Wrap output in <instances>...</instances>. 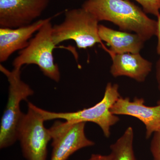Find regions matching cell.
<instances>
[{
	"label": "cell",
	"instance_id": "obj_15",
	"mask_svg": "<svg viewBox=\"0 0 160 160\" xmlns=\"http://www.w3.org/2000/svg\"><path fill=\"white\" fill-rule=\"evenodd\" d=\"M150 150L153 160H160V129L153 133Z\"/></svg>",
	"mask_w": 160,
	"mask_h": 160
},
{
	"label": "cell",
	"instance_id": "obj_6",
	"mask_svg": "<svg viewBox=\"0 0 160 160\" xmlns=\"http://www.w3.org/2000/svg\"><path fill=\"white\" fill-rule=\"evenodd\" d=\"M28 107L18 127V140L26 160H46L47 146L52 139L50 131L44 126L45 120L35 105L29 102Z\"/></svg>",
	"mask_w": 160,
	"mask_h": 160
},
{
	"label": "cell",
	"instance_id": "obj_14",
	"mask_svg": "<svg viewBox=\"0 0 160 160\" xmlns=\"http://www.w3.org/2000/svg\"><path fill=\"white\" fill-rule=\"evenodd\" d=\"M142 7L146 13L153 15L157 17L159 16L160 0H135Z\"/></svg>",
	"mask_w": 160,
	"mask_h": 160
},
{
	"label": "cell",
	"instance_id": "obj_13",
	"mask_svg": "<svg viewBox=\"0 0 160 160\" xmlns=\"http://www.w3.org/2000/svg\"><path fill=\"white\" fill-rule=\"evenodd\" d=\"M134 132L131 126L110 146L112 160H136L133 149Z\"/></svg>",
	"mask_w": 160,
	"mask_h": 160
},
{
	"label": "cell",
	"instance_id": "obj_9",
	"mask_svg": "<svg viewBox=\"0 0 160 160\" xmlns=\"http://www.w3.org/2000/svg\"><path fill=\"white\" fill-rule=\"evenodd\" d=\"M142 98H136L131 101L129 98H119L112 106L110 111L114 115H126L137 118L146 127V139H149L160 129V104L149 107L144 104Z\"/></svg>",
	"mask_w": 160,
	"mask_h": 160
},
{
	"label": "cell",
	"instance_id": "obj_12",
	"mask_svg": "<svg viewBox=\"0 0 160 160\" xmlns=\"http://www.w3.org/2000/svg\"><path fill=\"white\" fill-rule=\"evenodd\" d=\"M98 34L102 41L107 43L109 53L113 54L140 53L146 41L136 33L118 31L99 25Z\"/></svg>",
	"mask_w": 160,
	"mask_h": 160
},
{
	"label": "cell",
	"instance_id": "obj_4",
	"mask_svg": "<svg viewBox=\"0 0 160 160\" xmlns=\"http://www.w3.org/2000/svg\"><path fill=\"white\" fill-rule=\"evenodd\" d=\"M119 86L117 84L108 83L104 97L99 102L87 109L73 112H56L46 111L35 106V108L42 115L45 121L62 119L71 123L92 122L97 124L102 130L106 138L110 137V129L120 120L112 114L110 109L120 97Z\"/></svg>",
	"mask_w": 160,
	"mask_h": 160
},
{
	"label": "cell",
	"instance_id": "obj_3",
	"mask_svg": "<svg viewBox=\"0 0 160 160\" xmlns=\"http://www.w3.org/2000/svg\"><path fill=\"white\" fill-rule=\"evenodd\" d=\"M99 21L83 8L66 10L62 23L52 26L55 45L73 40L79 49H86L102 43L98 34Z\"/></svg>",
	"mask_w": 160,
	"mask_h": 160
},
{
	"label": "cell",
	"instance_id": "obj_7",
	"mask_svg": "<svg viewBox=\"0 0 160 160\" xmlns=\"http://www.w3.org/2000/svg\"><path fill=\"white\" fill-rule=\"evenodd\" d=\"M86 122H56L49 130L52 151L50 160H67L75 152L94 146L85 134Z\"/></svg>",
	"mask_w": 160,
	"mask_h": 160
},
{
	"label": "cell",
	"instance_id": "obj_2",
	"mask_svg": "<svg viewBox=\"0 0 160 160\" xmlns=\"http://www.w3.org/2000/svg\"><path fill=\"white\" fill-rule=\"evenodd\" d=\"M0 71L9 83L8 102L0 127V148L4 149L12 146L18 140V127L24 114L20 104L34 94V91L21 78V68H13L10 71L1 64Z\"/></svg>",
	"mask_w": 160,
	"mask_h": 160
},
{
	"label": "cell",
	"instance_id": "obj_1",
	"mask_svg": "<svg viewBox=\"0 0 160 160\" xmlns=\"http://www.w3.org/2000/svg\"><path fill=\"white\" fill-rule=\"evenodd\" d=\"M82 7L99 22H111L122 31L134 32L146 42L156 36L157 21L129 0H86Z\"/></svg>",
	"mask_w": 160,
	"mask_h": 160
},
{
	"label": "cell",
	"instance_id": "obj_18",
	"mask_svg": "<svg viewBox=\"0 0 160 160\" xmlns=\"http://www.w3.org/2000/svg\"><path fill=\"white\" fill-rule=\"evenodd\" d=\"M158 28L156 36L158 38V44L157 46V52L160 55V14L158 17Z\"/></svg>",
	"mask_w": 160,
	"mask_h": 160
},
{
	"label": "cell",
	"instance_id": "obj_19",
	"mask_svg": "<svg viewBox=\"0 0 160 160\" xmlns=\"http://www.w3.org/2000/svg\"><path fill=\"white\" fill-rule=\"evenodd\" d=\"M158 104H160V100L159 101L158 103Z\"/></svg>",
	"mask_w": 160,
	"mask_h": 160
},
{
	"label": "cell",
	"instance_id": "obj_8",
	"mask_svg": "<svg viewBox=\"0 0 160 160\" xmlns=\"http://www.w3.org/2000/svg\"><path fill=\"white\" fill-rule=\"evenodd\" d=\"M50 0H0V28H19L39 17Z\"/></svg>",
	"mask_w": 160,
	"mask_h": 160
},
{
	"label": "cell",
	"instance_id": "obj_11",
	"mask_svg": "<svg viewBox=\"0 0 160 160\" xmlns=\"http://www.w3.org/2000/svg\"><path fill=\"white\" fill-rule=\"evenodd\" d=\"M109 54L112 60L110 72L115 78L126 76L143 82L152 69V63L140 53Z\"/></svg>",
	"mask_w": 160,
	"mask_h": 160
},
{
	"label": "cell",
	"instance_id": "obj_5",
	"mask_svg": "<svg viewBox=\"0 0 160 160\" xmlns=\"http://www.w3.org/2000/svg\"><path fill=\"white\" fill-rule=\"evenodd\" d=\"M52 18H49L39 29L29 41L28 46L20 51L12 65L13 68H22L25 65H37L44 75L58 82L61 73L59 66L55 63L53 58V49L56 46L52 39Z\"/></svg>",
	"mask_w": 160,
	"mask_h": 160
},
{
	"label": "cell",
	"instance_id": "obj_16",
	"mask_svg": "<svg viewBox=\"0 0 160 160\" xmlns=\"http://www.w3.org/2000/svg\"><path fill=\"white\" fill-rule=\"evenodd\" d=\"M87 160H112L110 154L103 155L99 154H92L89 159Z\"/></svg>",
	"mask_w": 160,
	"mask_h": 160
},
{
	"label": "cell",
	"instance_id": "obj_10",
	"mask_svg": "<svg viewBox=\"0 0 160 160\" xmlns=\"http://www.w3.org/2000/svg\"><path fill=\"white\" fill-rule=\"evenodd\" d=\"M49 18L38 20L30 25L19 28H0V62H6L15 52L26 48L33 34Z\"/></svg>",
	"mask_w": 160,
	"mask_h": 160
},
{
	"label": "cell",
	"instance_id": "obj_17",
	"mask_svg": "<svg viewBox=\"0 0 160 160\" xmlns=\"http://www.w3.org/2000/svg\"><path fill=\"white\" fill-rule=\"evenodd\" d=\"M156 78L157 82L158 89L160 93V57L156 64Z\"/></svg>",
	"mask_w": 160,
	"mask_h": 160
}]
</instances>
